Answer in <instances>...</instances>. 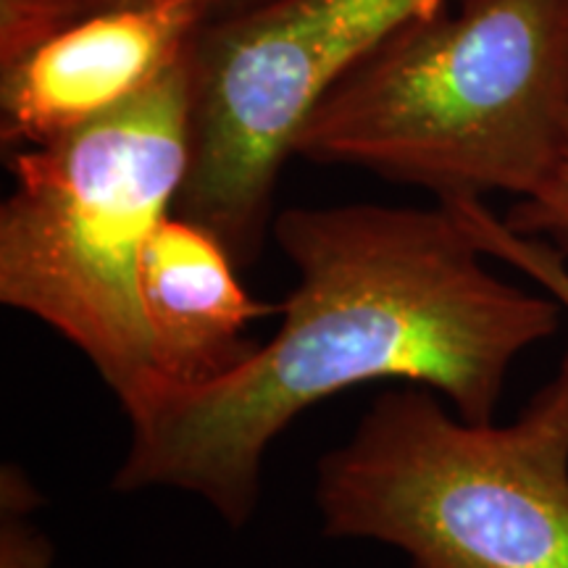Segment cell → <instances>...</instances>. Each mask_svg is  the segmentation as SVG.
Instances as JSON below:
<instances>
[{
  "mask_svg": "<svg viewBox=\"0 0 568 568\" xmlns=\"http://www.w3.org/2000/svg\"><path fill=\"white\" fill-rule=\"evenodd\" d=\"M568 126V0H456L410 21L324 95L295 155L439 201L529 197Z\"/></svg>",
  "mask_w": 568,
  "mask_h": 568,
  "instance_id": "2",
  "label": "cell"
},
{
  "mask_svg": "<svg viewBox=\"0 0 568 568\" xmlns=\"http://www.w3.org/2000/svg\"><path fill=\"white\" fill-rule=\"evenodd\" d=\"M142 3V0H0V63L17 59L34 42L69 24L111 6ZM209 13V21L245 9L255 0H195Z\"/></svg>",
  "mask_w": 568,
  "mask_h": 568,
  "instance_id": "9",
  "label": "cell"
},
{
  "mask_svg": "<svg viewBox=\"0 0 568 568\" xmlns=\"http://www.w3.org/2000/svg\"><path fill=\"white\" fill-rule=\"evenodd\" d=\"M326 537L372 539L410 568H568V345L510 424H474L435 389L374 397L318 460Z\"/></svg>",
  "mask_w": 568,
  "mask_h": 568,
  "instance_id": "4",
  "label": "cell"
},
{
  "mask_svg": "<svg viewBox=\"0 0 568 568\" xmlns=\"http://www.w3.org/2000/svg\"><path fill=\"white\" fill-rule=\"evenodd\" d=\"M439 203L456 213L460 226L487 258L500 261L516 268L518 274L529 276L542 293H548L564 308V314H568V258L564 253H558L545 240L510 230L506 219L495 216L481 197L453 195Z\"/></svg>",
  "mask_w": 568,
  "mask_h": 568,
  "instance_id": "8",
  "label": "cell"
},
{
  "mask_svg": "<svg viewBox=\"0 0 568 568\" xmlns=\"http://www.w3.org/2000/svg\"><path fill=\"white\" fill-rule=\"evenodd\" d=\"M456 0H255L193 42V153L176 213L240 268L274 230V193L324 95L410 21Z\"/></svg>",
  "mask_w": 568,
  "mask_h": 568,
  "instance_id": "5",
  "label": "cell"
},
{
  "mask_svg": "<svg viewBox=\"0 0 568 568\" xmlns=\"http://www.w3.org/2000/svg\"><path fill=\"white\" fill-rule=\"evenodd\" d=\"M297 282L280 329L195 387L155 385L126 410L116 493L174 489L243 529L274 439L326 397L397 382L435 389L460 418L495 422L510 366L558 332L564 308L489 272L445 203H347L276 213Z\"/></svg>",
  "mask_w": 568,
  "mask_h": 568,
  "instance_id": "1",
  "label": "cell"
},
{
  "mask_svg": "<svg viewBox=\"0 0 568 568\" xmlns=\"http://www.w3.org/2000/svg\"><path fill=\"white\" fill-rule=\"evenodd\" d=\"M32 516L0 508V568H55L53 539Z\"/></svg>",
  "mask_w": 568,
  "mask_h": 568,
  "instance_id": "11",
  "label": "cell"
},
{
  "mask_svg": "<svg viewBox=\"0 0 568 568\" xmlns=\"http://www.w3.org/2000/svg\"><path fill=\"white\" fill-rule=\"evenodd\" d=\"M190 51L130 103L59 140L9 151L0 303L74 345L124 414L159 382L140 264L187 182Z\"/></svg>",
  "mask_w": 568,
  "mask_h": 568,
  "instance_id": "3",
  "label": "cell"
},
{
  "mask_svg": "<svg viewBox=\"0 0 568 568\" xmlns=\"http://www.w3.org/2000/svg\"><path fill=\"white\" fill-rule=\"evenodd\" d=\"M205 24L195 0L111 6L0 63L6 151L59 140L130 103L187 55Z\"/></svg>",
  "mask_w": 568,
  "mask_h": 568,
  "instance_id": "6",
  "label": "cell"
},
{
  "mask_svg": "<svg viewBox=\"0 0 568 568\" xmlns=\"http://www.w3.org/2000/svg\"><path fill=\"white\" fill-rule=\"evenodd\" d=\"M510 230L550 243L568 258V126L556 166L529 197H521L508 211Z\"/></svg>",
  "mask_w": 568,
  "mask_h": 568,
  "instance_id": "10",
  "label": "cell"
},
{
  "mask_svg": "<svg viewBox=\"0 0 568 568\" xmlns=\"http://www.w3.org/2000/svg\"><path fill=\"white\" fill-rule=\"evenodd\" d=\"M140 305L155 385L166 387H195L230 374L258 347L247 337L251 324L280 311L247 293L237 261L209 226L176 211L142 253Z\"/></svg>",
  "mask_w": 568,
  "mask_h": 568,
  "instance_id": "7",
  "label": "cell"
}]
</instances>
